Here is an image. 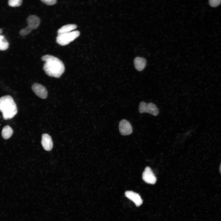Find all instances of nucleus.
<instances>
[{
  "label": "nucleus",
  "instance_id": "f257e3e1",
  "mask_svg": "<svg viewBox=\"0 0 221 221\" xmlns=\"http://www.w3.org/2000/svg\"><path fill=\"white\" fill-rule=\"evenodd\" d=\"M41 60L45 62L43 69L48 76L60 78L64 72L63 62L59 59L52 55H46L42 56Z\"/></svg>",
  "mask_w": 221,
  "mask_h": 221
},
{
  "label": "nucleus",
  "instance_id": "a211bd4d",
  "mask_svg": "<svg viewBox=\"0 0 221 221\" xmlns=\"http://www.w3.org/2000/svg\"><path fill=\"white\" fill-rule=\"evenodd\" d=\"M41 1L43 3L49 5L55 4L57 2L56 0H41Z\"/></svg>",
  "mask_w": 221,
  "mask_h": 221
},
{
  "label": "nucleus",
  "instance_id": "423d86ee",
  "mask_svg": "<svg viewBox=\"0 0 221 221\" xmlns=\"http://www.w3.org/2000/svg\"><path fill=\"white\" fill-rule=\"evenodd\" d=\"M142 178L145 182L149 184H154L156 182L157 179L151 168L147 167L142 174Z\"/></svg>",
  "mask_w": 221,
  "mask_h": 221
},
{
  "label": "nucleus",
  "instance_id": "4468645a",
  "mask_svg": "<svg viewBox=\"0 0 221 221\" xmlns=\"http://www.w3.org/2000/svg\"><path fill=\"white\" fill-rule=\"evenodd\" d=\"M9 43L4 36L0 35V50L4 51L8 48Z\"/></svg>",
  "mask_w": 221,
  "mask_h": 221
},
{
  "label": "nucleus",
  "instance_id": "39448f33",
  "mask_svg": "<svg viewBox=\"0 0 221 221\" xmlns=\"http://www.w3.org/2000/svg\"><path fill=\"white\" fill-rule=\"evenodd\" d=\"M32 88L34 93L39 97L42 99H45L47 97V91L43 85L36 83L33 85Z\"/></svg>",
  "mask_w": 221,
  "mask_h": 221
},
{
  "label": "nucleus",
  "instance_id": "1a4fd4ad",
  "mask_svg": "<svg viewBox=\"0 0 221 221\" xmlns=\"http://www.w3.org/2000/svg\"><path fill=\"white\" fill-rule=\"evenodd\" d=\"M41 144L44 149L47 151L51 150L53 147V143L51 137L44 134L42 136Z\"/></svg>",
  "mask_w": 221,
  "mask_h": 221
},
{
  "label": "nucleus",
  "instance_id": "f3484780",
  "mask_svg": "<svg viewBox=\"0 0 221 221\" xmlns=\"http://www.w3.org/2000/svg\"><path fill=\"white\" fill-rule=\"evenodd\" d=\"M209 4L212 7H216L221 4V0H210Z\"/></svg>",
  "mask_w": 221,
  "mask_h": 221
},
{
  "label": "nucleus",
  "instance_id": "6ab92c4d",
  "mask_svg": "<svg viewBox=\"0 0 221 221\" xmlns=\"http://www.w3.org/2000/svg\"><path fill=\"white\" fill-rule=\"evenodd\" d=\"M2 29H0V35H1V34L2 33Z\"/></svg>",
  "mask_w": 221,
  "mask_h": 221
},
{
  "label": "nucleus",
  "instance_id": "ddd939ff",
  "mask_svg": "<svg viewBox=\"0 0 221 221\" xmlns=\"http://www.w3.org/2000/svg\"><path fill=\"white\" fill-rule=\"evenodd\" d=\"M13 132L12 129L10 126L8 125L6 126L2 129V136L5 139H8L11 136Z\"/></svg>",
  "mask_w": 221,
  "mask_h": 221
},
{
  "label": "nucleus",
  "instance_id": "f03ea898",
  "mask_svg": "<svg viewBox=\"0 0 221 221\" xmlns=\"http://www.w3.org/2000/svg\"><path fill=\"white\" fill-rule=\"evenodd\" d=\"M0 111L5 120L10 119L17 114V105L11 96L6 95L0 98Z\"/></svg>",
  "mask_w": 221,
  "mask_h": 221
},
{
  "label": "nucleus",
  "instance_id": "dca6fc26",
  "mask_svg": "<svg viewBox=\"0 0 221 221\" xmlns=\"http://www.w3.org/2000/svg\"><path fill=\"white\" fill-rule=\"evenodd\" d=\"M28 26L21 29L19 31V33L21 36H25L29 34L32 30Z\"/></svg>",
  "mask_w": 221,
  "mask_h": 221
},
{
  "label": "nucleus",
  "instance_id": "2eb2a0df",
  "mask_svg": "<svg viewBox=\"0 0 221 221\" xmlns=\"http://www.w3.org/2000/svg\"><path fill=\"white\" fill-rule=\"evenodd\" d=\"M22 2L21 0H9L8 1V4L11 7H17L21 5Z\"/></svg>",
  "mask_w": 221,
  "mask_h": 221
},
{
  "label": "nucleus",
  "instance_id": "7ed1b4c3",
  "mask_svg": "<svg viewBox=\"0 0 221 221\" xmlns=\"http://www.w3.org/2000/svg\"><path fill=\"white\" fill-rule=\"evenodd\" d=\"M80 35V32L78 30L58 34L56 41L59 45L64 46L73 41Z\"/></svg>",
  "mask_w": 221,
  "mask_h": 221
},
{
  "label": "nucleus",
  "instance_id": "20e7f679",
  "mask_svg": "<svg viewBox=\"0 0 221 221\" xmlns=\"http://www.w3.org/2000/svg\"><path fill=\"white\" fill-rule=\"evenodd\" d=\"M138 110L141 113H148L154 116H157L159 114V110L154 104L150 103H147L144 102L140 103Z\"/></svg>",
  "mask_w": 221,
  "mask_h": 221
},
{
  "label": "nucleus",
  "instance_id": "9d476101",
  "mask_svg": "<svg viewBox=\"0 0 221 221\" xmlns=\"http://www.w3.org/2000/svg\"><path fill=\"white\" fill-rule=\"evenodd\" d=\"M28 26L32 29L37 28L39 26L40 20L39 17L34 15H30L27 18Z\"/></svg>",
  "mask_w": 221,
  "mask_h": 221
},
{
  "label": "nucleus",
  "instance_id": "0eeeda50",
  "mask_svg": "<svg viewBox=\"0 0 221 221\" xmlns=\"http://www.w3.org/2000/svg\"><path fill=\"white\" fill-rule=\"evenodd\" d=\"M119 129L120 133L124 135H129L132 132V128L130 124L125 119H122L120 122Z\"/></svg>",
  "mask_w": 221,
  "mask_h": 221
},
{
  "label": "nucleus",
  "instance_id": "aec40b11",
  "mask_svg": "<svg viewBox=\"0 0 221 221\" xmlns=\"http://www.w3.org/2000/svg\"><path fill=\"white\" fill-rule=\"evenodd\" d=\"M219 171L220 174H221V163L219 167Z\"/></svg>",
  "mask_w": 221,
  "mask_h": 221
},
{
  "label": "nucleus",
  "instance_id": "9b49d317",
  "mask_svg": "<svg viewBox=\"0 0 221 221\" xmlns=\"http://www.w3.org/2000/svg\"><path fill=\"white\" fill-rule=\"evenodd\" d=\"M146 63L145 59L140 57H136L134 60V64L136 69L141 71L145 68Z\"/></svg>",
  "mask_w": 221,
  "mask_h": 221
},
{
  "label": "nucleus",
  "instance_id": "6e6552de",
  "mask_svg": "<svg viewBox=\"0 0 221 221\" xmlns=\"http://www.w3.org/2000/svg\"><path fill=\"white\" fill-rule=\"evenodd\" d=\"M126 197L133 202L138 207L142 203L143 201L139 195L132 191H127L125 192Z\"/></svg>",
  "mask_w": 221,
  "mask_h": 221
},
{
  "label": "nucleus",
  "instance_id": "f8f14e48",
  "mask_svg": "<svg viewBox=\"0 0 221 221\" xmlns=\"http://www.w3.org/2000/svg\"><path fill=\"white\" fill-rule=\"evenodd\" d=\"M77 27L76 24H68L64 25L60 28L57 31L58 34L67 33L72 32V31Z\"/></svg>",
  "mask_w": 221,
  "mask_h": 221
}]
</instances>
